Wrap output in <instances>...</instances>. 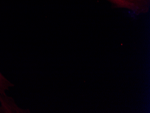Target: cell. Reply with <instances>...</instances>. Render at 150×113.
<instances>
[{
  "label": "cell",
  "instance_id": "1",
  "mask_svg": "<svg viewBox=\"0 0 150 113\" xmlns=\"http://www.w3.org/2000/svg\"><path fill=\"white\" fill-rule=\"evenodd\" d=\"M115 9H124L140 15L150 11V0H105Z\"/></svg>",
  "mask_w": 150,
  "mask_h": 113
},
{
  "label": "cell",
  "instance_id": "2",
  "mask_svg": "<svg viewBox=\"0 0 150 113\" xmlns=\"http://www.w3.org/2000/svg\"><path fill=\"white\" fill-rule=\"evenodd\" d=\"M0 113H28L29 111L19 108L14 99L6 94H0Z\"/></svg>",
  "mask_w": 150,
  "mask_h": 113
},
{
  "label": "cell",
  "instance_id": "3",
  "mask_svg": "<svg viewBox=\"0 0 150 113\" xmlns=\"http://www.w3.org/2000/svg\"><path fill=\"white\" fill-rule=\"evenodd\" d=\"M14 86L15 85L7 79L0 72V94H6V91Z\"/></svg>",
  "mask_w": 150,
  "mask_h": 113
}]
</instances>
